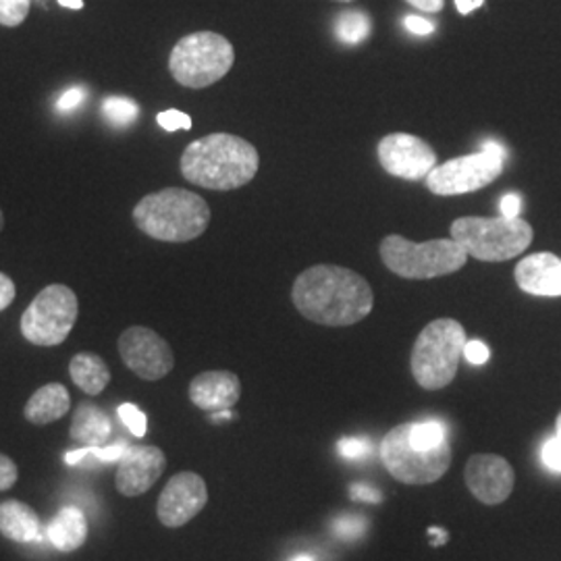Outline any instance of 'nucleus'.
<instances>
[{
  "mask_svg": "<svg viewBox=\"0 0 561 561\" xmlns=\"http://www.w3.org/2000/svg\"><path fill=\"white\" fill-rule=\"evenodd\" d=\"M291 300L304 319L322 327H350L364 321L375 306L368 280L356 271L317 264L306 268L291 289Z\"/></svg>",
  "mask_w": 561,
  "mask_h": 561,
  "instance_id": "f257e3e1",
  "label": "nucleus"
},
{
  "mask_svg": "<svg viewBox=\"0 0 561 561\" xmlns=\"http://www.w3.org/2000/svg\"><path fill=\"white\" fill-rule=\"evenodd\" d=\"M32 0H0V25L18 27L30 15Z\"/></svg>",
  "mask_w": 561,
  "mask_h": 561,
  "instance_id": "a878e982",
  "label": "nucleus"
},
{
  "mask_svg": "<svg viewBox=\"0 0 561 561\" xmlns=\"http://www.w3.org/2000/svg\"><path fill=\"white\" fill-rule=\"evenodd\" d=\"M333 32L343 44H360L373 34V20L364 11H343L335 18Z\"/></svg>",
  "mask_w": 561,
  "mask_h": 561,
  "instance_id": "5701e85b",
  "label": "nucleus"
},
{
  "mask_svg": "<svg viewBox=\"0 0 561 561\" xmlns=\"http://www.w3.org/2000/svg\"><path fill=\"white\" fill-rule=\"evenodd\" d=\"M514 468L502 456L477 454L466 463V484L484 505H500L514 491Z\"/></svg>",
  "mask_w": 561,
  "mask_h": 561,
  "instance_id": "4468645a",
  "label": "nucleus"
},
{
  "mask_svg": "<svg viewBox=\"0 0 561 561\" xmlns=\"http://www.w3.org/2000/svg\"><path fill=\"white\" fill-rule=\"evenodd\" d=\"M379 252L385 266L401 279L445 277L468 262V252L454 238L416 243L401 236H387Z\"/></svg>",
  "mask_w": 561,
  "mask_h": 561,
  "instance_id": "39448f33",
  "label": "nucleus"
},
{
  "mask_svg": "<svg viewBox=\"0 0 561 561\" xmlns=\"http://www.w3.org/2000/svg\"><path fill=\"white\" fill-rule=\"evenodd\" d=\"M428 535L433 537V545L435 547H442L447 541V533L443 530V528H437V526H433V528H428Z\"/></svg>",
  "mask_w": 561,
  "mask_h": 561,
  "instance_id": "a19ab883",
  "label": "nucleus"
},
{
  "mask_svg": "<svg viewBox=\"0 0 561 561\" xmlns=\"http://www.w3.org/2000/svg\"><path fill=\"white\" fill-rule=\"evenodd\" d=\"M291 561H314V558H310V556H298V558H294Z\"/></svg>",
  "mask_w": 561,
  "mask_h": 561,
  "instance_id": "c03bdc74",
  "label": "nucleus"
},
{
  "mask_svg": "<svg viewBox=\"0 0 561 561\" xmlns=\"http://www.w3.org/2000/svg\"><path fill=\"white\" fill-rule=\"evenodd\" d=\"M134 221L152 240L185 243L201 238L208 229L210 208L196 192L167 187L136 204Z\"/></svg>",
  "mask_w": 561,
  "mask_h": 561,
  "instance_id": "7ed1b4c3",
  "label": "nucleus"
},
{
  "mask_svg": "<svg viewBox=\"0 0 561 561\" xmlns=\"http://www.w3.org/2000/svg\"><path fill=\"white\" fill-rule=\"evenodd\" d=\"M83 99H85V92L81 88H71L57 101V108H59L60 113H69V111L78 108Z\"/></svg>",
  "mask_w": 561,
  "mask_h": 561,
  "instance_id": "f704fd0d",
  "label": "nucleus"
},
{
  "mask_svg": "<svg viewBox=\"0 0 561 561\" xmlns=\"http://www.w3.org/2000/svg\"><path fill=\"white\" fill-rule=\"evenodd\" d=\"M403 25H405L408 32H412L416 36H428V34L435 32V23H431V21L424 20V18H419V15H408L403 20Z\"/></svg>",
  "mask_w": 561,
  "mask_h": 561,
  "instance_id": "c9c22d12",
  "label": "nucleus"
},
{
  "mask_svg": "<svg viewBox=\"0 0 561 561\" xmlns=\"http://www.w3.org/2000/svg\"><path fill=\"white\" fill-rule=\"evenodd\" d=\"M18 479H20V470H18L15 461L0 454V493L15 486Z\"/></svg>",
  "mask_w": 561,
  "mask_h": 561,
  "instance_id": "7c9ffc66",
  "label": "nucleus"
},
{
  "mask_svg": "<svg viewBox=\"0 0 561 561\" xmlns=\"http://www.w3.org/2000/svg\"><path fill=\"white\" fill-rule=\"evenodd\" d=\"M0 535L21 545L34 542L41 535V520L36 512L25 503H0Z\"/></svg>",
  "mask_w": 561,
  "mask_h": 561,
  "instance_id": "6ab92c4d",
  "label": "nucleus"
},
{
  "mask_svg": "<svg viewBox=\"0 0 561 561\" xmlns=\"http://www.w3.org/2000/svg\"><path fill=\"white\" fill-rule=\"evenodd\" d=\"M516 283L530 296L558 298L561 296V259L551 252L522 259L516 266Z\"/></svg>",
  "mask_w": 561,
  "mask_h": 561,
  "instance_id": "f3484780",
  "label": "nucleus"
},
{
  "mask_svg": "<svg viewBox=\"0 0 561 561\" xmlns=\"http://www.w3.org/2000/svg\"><path fill=\"white\" fill-rule=\"evenodd\" d=\"M69 375L81 391L88 396H99L111 382V370H108L106 362L102 360L101 356L88 354V352L71 358Z\"/></svg>",
  "mask_w": 561,
  "mask_h": 561,
  "instance_id": "4be33fe9",
  "label": "nucleus"
},
{
  "mask_svg": "<svg viewBox=\"0 0 561 561\" xmlns=\"http://www.w3.org/2000/svg\"><path fill=\"white\" fill-rule=\"evenodd\" d=\"M236 62L233 44L215 32L183 36L169 55V71L183 88L202 90L221 81Z\"/></svg>",
  "mask_w": 561,
  "mask_h": 561,
  "instance_id": "0eeeda50",
  "label": "nucleus"
},
{
  "mask_svg": "<svg viewBox=\"0 0 561 561\" xmlns=\"http://www.w3.org/2000/svg\"><path fill=\"white\" fill-rule=\"evenodd\" d=\"M15 296H18L15 283L11 280L9 275L0 273V312H2V310H7V308L13 304Z\"/></svg>",
  "mask_w": 561,
  "mask_h": 561,
  "instance_id": "e433bc0d",
  "label": "nucleus"
},
{
  "mask_svg": "<svg viewBox=\"0 0 561 561\" xmlns=\"http://www.w3.org/2000/svg\"><path fill=\"white\" fill-rule=\"evenodd\" d=\"M78 296L67 285H48L21 317V335L32 345L55 347L69 337L78 321Z\"/></svg>",
  "mask_w": 561,
  "mask_h": 561,
  "instance_id": "1a4fd4ad",
  "label": "nucleus"
},
{
  "mask_svg": "<svg viewBox=\"0 0 561 561\" xmlns=\"http://www.w3.org/2000/svg\"><path fill=\"white\" fill-rule=\"evenodd\" d=\"M157 121H159V125H161L164 131H180V129L190 131V129H192V117L185 115V113H181V111H175V108L159 113Z\"/></svg>",
  "mask_w": 561,
  "mask_h": 561,
  "instance_id": "c85d7f7f",
  "label": "nucleus"
},
{
  "mask_svg": "<svg viewBox=\"0 0 561 561\" xmlns=\"http://www.w3.org/2000/svg\"><path fill=\"white\" fill-rule=\"evenodd\" d=\"M368 522L358 514H343L333 522V533L340 537L341 541H356L364 535Z\"/></svg>",
  "mask_w": 561,
  "mask_h": 561,
  "instance_id": "393cba45",
  "label": "nucleus"
},
{
  "mask_svg": "<svg viewBox=\"0 0 561 561\" xmlns=\"http://www.w3.org/2000/svg\"><path fill=\"white\" fill-rule=\"evenodd\" d=\"M335 2H345L347 4V2H354V0H335Z\"/></svg>",
  "mask_w": 561,
  "mask_h": 561,
  "instance_id": "49530a36",
  "label": "nucleus"
},
{
  "mask_svg": "<svg viewBox=\"0 0 561 561\" xmlns=\"http://www.w3.org/2000/svg\"><path fill=\"white\" fill-rule=\"evenodd\" d=\"M337 454L343 460H366L373 454V442L368 437H345L337 443Z\"/></svg>",
  "mask_w": 561,
  "mask_h": 561,
  "instance_id": "bb28decb",
  "label": "nucleus"
},
{
  "mask_svg": "<svg viewBox=\"0 0 561 561\" xmlns=\"http://www.w3.org/2000/svg\"><path fill=\"white\" fill-rule=\"evenodd\" d=\"M385 468L403 484H431L442 479L451 466V442L424 447L408 437V424L391 428L381 443Z\"/></svg>",
  "mask_w": 561,
  "mask_h": 561,
  "instance_id": "6e6552de",
  "label": "nucleus"
},
{
  "mask_svg": "<svg viewBox=\"0 0 561 561\" xmlns=\"http://www.w3.org/2000/svg\"><path fill=\"white\" fill-rule=\"evenodd\" d=\"M69 408H71V398H69V391L65 389V385L50 382V385L41 387L27 400L23 414L32 424L44 426V424L60 421L69 412Z\"/></svg>",
  "mask_w": 561,
  "mask_h": 561,
  "instance_id": "a211bd4d",
  "label": "nucleus"
},
{
  "mask_svg": "<svg viewBox=\"0 0 561 561\" xmlns=\"http://www.w3.org/2000/svg\"><path fill=\"white\" fill-rule=\"evenodd\" d=\"M46 537L50 545L59 551L71 553L80 549L88 537V522L78 507H65L48 524Z\"/></svg>",
  "mask_w": 561,
  "mask_h": 561,
  "instance_id": "aec40b11",
  "label": "nucleus"
},
{
  "mask_svg": "<svg viewBox=\"0 0 561 561\" xmlns=\"http://www.w3.org/2000/svg\"><path fill=\"white\" fill-rule=\"evenodd\" d=\"M505 157L507 152L502 144L484 141L479 152L435 167L424 180L426 187L437 196H460L479 192L502 175Z\"/></svg>",
  "mask_w": 561,
  "mask_h": 561,
  "instance_id": "9d476101",
  "label": "nucleus"
},
{
  "mask_svg": "<svg viewBox=\"0 0 561 561\" xmlns=\"http://www.w3.org/2000/svg\"><path fill=\"white\" fill-rule=\"evenodd\" d=\"M482 2L484 0H456V9L460 11L461 15H468V13L477 11V9H481Z\"/></svg>",
  "mask_w": 561,
  "mask_h": 561,
  "instance_id": "ea45409f",
  "label": "nucleus"
},
{
  "mask_svg": "<svg viewBox=\"0 0 561 561\" xmlns=\"http://www.w3.org/2000/svg\"><path fill=\"white\" fill-rule=\"evenodd\" d=\"M556 435L561 439V414L558 416V422H556Z\"/></svg>",
  "mask_w": 561,
  "mask_h": 561,
  "instance_id": "37998d69",
  "label": "nucleus"
},
{
  "mask_svg": "<svg viewBox=\"0 0 561 561\" xmlns=\"http://www.w3.org/2000/svg\"><path fill=\"white\" fill-rule=\"evenodd\" d=\"M69 433L73 442L88 447H102L111 437V421L94 403H80Z\"/></svg>",
  "mask_w": 561,
  "mask_h": 561,
  "instance_id": "412c9836",
  "label": "nucleus"
},
{
  "mask_svg": "<svg viewBox=\"0 0 561 561\" xmlns=\"http://www.w3.org/2000/svg\"><path fill=\"white\" fill-rule=\"evenodd\" d=\"M119 419L131 431L134 437H144L146 435L148 421H146V414L141 412L136 403H123L119 408Z\"/></svg>",
  "mask_w": 561,
  "mask_h": 561,
  "instance_id": "cd10ccee",
  "label": "nucleus"
},
{
  "mask_svg": "<svg viewBox=\"0 0 561 561\" xmlns=\"http://www.w3.org/2000/svg\"><path fill=\"white\" fill-rule=\"evenodd\" d=\"M167 468L162 449L154 445L127 447L117 468V489L125 497H140L161 479Z\"/></svg>",
  "mask_w": 561,
  "mask_h": 561,
  "instance_id": "2eb2a0df",
  "label": "nucleus"
},
{
  "mask_svg": "<svg viewBox=\"0 0 561 561\" xmlns=\"http://www.w3.org/2000/svg\"><path fill=\"white\" fill-rule=\"evenodd\" d=\"M489 356H491V352H489V347H486L482 341H466V345H463V358L470 362V364L481 366V364L489 360Z\"/></svg>",
  "mask_w": 561,
  "mask_h": 561,
  "instance_id": "2f4dec72",
  "label": "nucleus"
},
{
  "mask_svg": "<svg viewBox=\"0 0 561 561\" xmlns=\"http://www.w3.org/2000/svg\"><path fill=\"white\" fill-rule=\"evenodd\" d=\"M2 227H4V217H2V210H0V231H2Z\"/></svg>",
  "mask_w": 561,
  "mask_h": 561,
  "instance_id": "a18cd8bd",
  "label": "nucleus"
},
{
  "mask_svg": "<svg viewBox=\"0 0 561 561\" xmlns=\"http://www.w3.org/2000/svg\"><path fill=\"white\" fill-rule=\"evenodd\" d=\"M240 379L229 370H208L190 382V400L210 414L231 410L240 401Z\"/></svg>",
  "mask_w": 561,
  "mask_h": 561,
  "instance_id": "dca6fc26",
  "label": "nucleus"
},
{
  "mask_svg": "<svg viewBox=\"0 0 561 561\" xmlns=\"http://www.w3.org/2000/svg\"><path fill=\"white\" fill-rule=\"evenodd\" d=\"M500 210L505 219H518L522 210V198L518 194H507L500 202Z\"/></svg>",
  "mask_w": 561,
  "mask_h": 561,
  "instance_id": "4c0bfd02",
  "label": "nucleus"
},
{
  "mask_svg": "<svg viewBox=\"0 0 561 561\" xmlns=\"http://www.w3.org/2000/svg\"><path fill=\"white\" fill-rule=\"evenodd\" d=\"M382 169L405 181H421L437 167V154L426 141L410 134H391L377 148Z\"/></svg>",
  "mask_w": 561,
  "mask_h": 561,
  "instance_id": "f8f14e48",
  "label": "nucleus"
},
{
  "mask_svg": "<svg viewBox=\"0 0 561 561\" xmlns=\"http://www.w3.org/2000/svg\"><path fill=\"white\" fill-rule=\"evenodd\" d=\"M102 115L115 127H127L138 119L140 108L131 99L125 96H108L102 101Z\"/></svg>",
  "mask_w": 561,
  "mask_h": 561,
  "instance_id": "b1692460",
  "label": "nucleus"
},
{
  "mask_svg": "<svg viewBox=\"0 0 561 561\" xmlns=\"http://www.w3.org/2000/svg\"><path fill=\"white\" fill-rule=\"evenodd\" d=\"M208 502V489L201 474L181 472L164 484L157 514L162 526L180 528L183 524L194 520Z\"/></svg>",
  "mask_w": 561,
  "mask_h": 561,
  "instance_id": "ddd939ff",
  "label": "nucleus"
},
{
  "mask_svg": "<svg viewBox=\"0 0 561 561\" xmlns=\"http://www.w3.org/2000/svg\"><path fill=\"white\" fill-rule=\"evenodd\" d=\"M451 238L468 256L481 262H505L520 256L533 243L535 231L524 219L461 217L449 227Z\"/></svg>",
  "mask_w": 561,
  "mask_h": 561,
  "instance_id": "423d86ee",
  "label": "nucleus"
},
{
  "mask_svg": "<svg viewBox=\"0 0 561 561\" xmlns=\"http://www.w3.org/2000/svg\"><path fill=\"white\" fill-rule=\"evenodd\" d=\"M59 4L65 9H73V11L83 9V0H59Z\"/></svg>",
  "mask_w": 561,
  "mask_h": 561,
  "instance_id": "79ce46f5",
  "label": "nucleus"
},
{
  "mask_svg": "<svg viewBox=\"0 0 561 561\" xmlns=\"http://www.w3.org/2000/svg\"><path fill=\"white\" fill-rule=\"evenodd\" d=\"M541 458L542 463H545L549 470L560 472L561 474V439L558 435L545 442V445H542Z\"/></svg>",
  "mask_w": 561,
  "mask_h": 561,
  "instance_id": "c756f323",
  "label": "nucleus"
},
{
  "mask_svg": "<svg viewBox=\"0 0 561 561\" xmlns=\"http://www.w3.org/2000/svg\"><path fill=\"white\" fill-rule=\"evenodd\" d=\"M405 2L426 13H439L445 4V0H405Z\"/></svg>",
  "mask_w": 561,
  "mask_h": 561,
  "instance_id": "58836bf2",
  "label": "nucleus"
},
{
  "mask_svg": "<svg viewBox=\"0 0 561 561\" xmlns=\"http://www.w3.org/2000/svg\"><path fill=\"white\" fill-rule=\"evenodd\" d=\"M350 495H352V500H356V502H382L381 493H379L375 486H368V484H352V486H350Z\"/></svg>",
  "mask_w": 561,
  "mask_h": 561,
  "instance_id": "72a5a7b5",
  "label": "nucleus"
},
{
  "mask_svg": "<svg viewBox=\"0 0 561 561\" xmlns=\"http://www.w3.org/2000/svg\"><path fill=\"white\" fill-rule=\"evenodd\" d=\"M466 331L454 319H437L422 329L412 347V375L422 389L437 391L456 379L463 358Z\"/></svg>",
  "mask_w": 561,
  "mask_h": 561,
  "instance_id": "20e7f679",
  "label": "nucleus"
},
{
  "mask_svg": "<svg viewBox=\"0 0 561 561\" xmlns=\"http://www.w3.org/2000/svg\"><path fill=\"white\" fill-rule=\"evenodd\" d=\"M119 354L125 366L144 381L164 379L175 366L171 345L148 327H129L123 331Z\"/></svg>",
  "mask_w": 561,
  "mask_h": 561,
  "instance_id": "9b49d317",
  "label": "nucleus"
},
{
  "mask_svg": "<svg viewBox=\"0 0 561 561\" xmlns=\"http://www.w3.org/2000/svg\"><path fill=\"white\" fill-rule=\"evenodd\" d=\"M185 181L215 192H229L256 178L261 157L248 140L231 134H210L192 141L181 154Z\"/></svg>",
  "mask_w": 561,
  "mask_h": 561,
  "instance_id": "f03ea898",
  "label": "nucleus"
},
{
  "mask_svg": "<svg viewBox=\"0 0 561 561\" xmlns=\"http://www.w3.org/2000/svg\"><path fill=\"white\" fill-rule=\"evenodd\" d=\"M127 447H129V445H125V443H117V445H102V447H92V454H94V458H96V460L104 461V463H111V461H119L121 458L125 456Z\"/></svg>",
  "mask_w": 561,
  "mask_h": 561,
  "instance_id": "473e14b6",
  "label": "nucleus"
}]
</instances>
